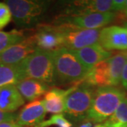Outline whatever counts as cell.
<instances>
[{
    "label": "cell",
    "mask_w": 127,
    "mask_h": 127,
    "mask_svg": "<svg viewBox=\"0 0 127 127\" xmlns=\"http://www.w3.org/2000/svg\"><path fill=\"white\" fill-rule=\"evenodd\" d=\"M127 97L122 88L106 86L97 88L91 107L86 120L95 123H103L114 113Z\"/></svg>",
    "instance_id": "cell-1"
},
{
    "label": "cell",
    "mask_w": 127,
    "mask_h": 127,
    "mask_svg": "<svg viewBox=\"0 0 127 127\" xmlns=\"http://www.w3.org/2000/svg\"><path fill=\"white\" fill-rule=\"evenodd\" d=\"M126 63L124 52L117 53L90 69L83 81L94 88L117 86Z\"/></svg>",
    "instance_id": "cell-2"
},
{
    "label": "cell",
    "mask_w": 127,
    "mask_h": 127,
    "mask_svg": "<svg viewBox=\"0 0 127 127\" xmlns=\"http://www.w3.org/2000/svg\"><path fill=\"white\" fill-rule=\"evenodd\" d=\"M52 52L55 64V85H73L83 81L89 69L82 64L72 50L64 47Z\"/></svg>",
    "instance_id": "cell-3"
},
{
    "label": "cell",
    "mask_w": 127,
    "mask_h": 127,
    "mask_svg": "<svg viewBox=\"0 0 127 127\" xmlns=\"http://www.w3.org/2000/svg\"><path fill=\"white\" fill-rule=\"evenodd\" d=\"M21 64L25 79H34L55 86V64L52 52L37 49Z\"/></svg>",
    "instance_id": "cell-4"
},
{
    "label": "cell",
    "mask_w": 127,
    "mask_h": 127,
    "mask_svg": "<svg viewBox=\"0 0 127 127\" xmlns=\"http://www.w3.org/2000/svg\"><path fill=\"white\" fill-rule=\"evenodd\" d=\"M95 88L82 81L66 98L64 113L75 122L85 121L91 109Z\"/></svg>",
    "instance_id": "cell-5"
},
{
    "label": "cell",
    "mask_w": 127,
    "mask_h": 127,
    "mask_svg": "<svg viewBox=\"0 0 127 127\" xmlns=\"http://www.w3.org/2000/svg\"><path fill=\"white\" fill-rule=\"evenodd\" d=\"M9 6L14 23L18 27L30 28L36 24L45 13L48 3L44 1L8 0Z\"/></svg>",
    "instance_id": "cell-6"
},
{
    "label": "cell",
    "mask_w": 127,
    "mask_h": 127,
    "mask_svg": "<svg viewBox=\"0 0 127 127\" xmlns=\"http://www.w3.org/2000/svg\"><path fill=\"white\" fill-rule=\"evenodd\" d=\"M55 25L62 37L64 48L78 50L99 42L100 29L82 28L69 23Z\"/></svg>",
    "instance_id": "cell-7"
},
{
    "label": "cell",
    "mask_w": 127,
    "mask_h": 127,
    "mask_svg": "<svg viewBox=\"0 0 127 127\" xmlns=\"http://www.w3.org/2000/svg\"><path fill=\"white\" fill-rule=\"evenodd\" d=\"M115 18V12L94 13L81 16H60L56 23H69L82 28L100 29L113 22Z\"/></svg>",
    "instance_id": "cell-8"
},
{
    "label": "cell",
    "mask_w": 127,
    "mask_h": 127,
    "mask_svg": "<svg viewBox=\"0 0 127 127\" xmlns=\"http://www.w3.org/2000/svg\"><path fill=\"white\" fill-rule=\"evenodd\" d=\"M37 49L34 35L12 45L0 53V63L16 65L21 63Z\"/></svg>",
    "instance_id": "cell-9"
},
{
    "label": "cell",
    "mask_w": 127,
    "mask_h": 127,
    "mask_svg": "<svg viewBox=\"0 0 127 127\" xmlns=\"http://www.w3.org/2000/svg\"><path fill=\"white\" fill-rule=\"evenodd\" d=\"M34 37L38 49L53 52L64 48L62 37L55 24L38 25Z\"/></svg>",
    "instance_id": "cell-10"
},
{
    "label": "cell",
    "mask_w": 127,
    "mask_h": 127,
    "mask_svg": "<svg viewBox=\"0 0 127 127\" xmlns=\"http://www.w3.org/2000/svg\"><path fill=\"white\" fill-rule=\"evenodd\" d=\"M99 43L104 49L111 50H127V28L111 26L102 29Z\"/></svg>",
    "instance_id": "cell-11"
},
{
    "label": "cell",
    "mask_w": 127,
    "mask_h": 127,
    "mask_svg": "<svg viewBox=\"0 0 127 127\" xmlns=\"http://www.w3.org/2000/svg\"><path fill=\"white\" fill-rule=\"evenodd\" d=\"M114 11L113 1L93 0L76 1L69 5L66 14L61 16H81L94 13H107Z\"/></svg>",
    "instance_id": "cell-12"
},
{
    "label": "cell",
    "mask_w": 127,
    "mask_h": 127,
    "mask_svg": "<svg viewBox=\"0 0 127 127\" xmlns=\"http://www.w3.org/2000/svg\"><path fill=\"white\" fill-rule=\"evenodd\" d=\"M46 110L42 100H35L26 104L18 114L16 122L25 127H37L43 122Z\"/></svg>",
    "instance_id": "cell-13"
},
{
    "label": "cell",
    "mask_w": 127,
    "mask_h": 127,
    "mask_svg": "<svg viewBox=\"0 0 127 127\" xmlns=\"http://www.w3.org/2000/svg\"><path fill=\"white\" fill-rule=\"evenodd\" d=\"M72 52L82 64L89 70L112 57V52L104 49L99 42L81 50H72Z\"/></svg>",
    "instance_id": "cell-14"
},
{
    "label": "cell",
    "mask_w": 127,
    "mask_h": 127,
    "mask_svg": "<svg viewBox=\"0 0 127 127\" xmlns=\"http://www.w3.org/2000/svg\"><path fill=\"white\" fill-rule=\"evenodd\" d=\"M79 83L73 84V86L68 88L66 90L53 88L47 91L42 100L46 112L57 114L64 112L66 97L76 88Z\"/></svg>",
    "instance_id": "cell-15"
},
{
    "label": "cell",
    "mask_w": 127,
    "mask_h": 127,
    "mask_svg": "<svg viewBox=\"0 0 127 127\" xmlns=\"http://www.w3.org/2000/svg\"><path fill=\"white\" fill-rule=\"evenodd\" d=\"M25 104V100L16 86L0 87V109L14 112Z\"/></svg>",
    "instance_id": "cell-16"
},
{
    "label": "cell",
    "mask_w": 127,
    "mask_h": 127,
    "mask_svg": "<svg viewBox=\"0 0 127 127\" xmlns=\"http://www.w3.org/2000/svg\"><path fill=\"white\" fill-rule=\"evenodd\" d=\"M16 87L23 99L30 102L45 95L50 89L48 85L34 79H24L18 83Z\"/></svg>",
    "instance_id": "cell-17"
},
{
    "label": "cell",
    "mask_w": 127,
    "mask_h": 127,
    "mask_svg": "<svg viewBox=\"0 0 127 127\" xmlns=\"http://www.w3.org/2000/svg\"><path fill=\"white\" fill-rule=\"evenodd\" d=\"M24 79L21 64L9 65L0 63V87L16 86Z\"/></svg>",
    "instance_id": "cell-18"
},
{
    "label": "cell",
    "mask_w": 127,
    "mask_h": 127,
    "mask_svg": "<svg viewBox=\"0 0 127 127\" xmlns=\"http://www.w3.org/2000/svg\"><path fill=\"white\" fill-rule=\"evenodd\" d=\"M104 124L107 127H127V97Z\"/></svg>",
    "instance_id": "cell-19"
},
{
    "label": "cell",
    "mask_w": 127,
    "mask_h": 127,
    "mask_svg": "<svg viewBox=\"0 0 127 127\" xmlns=\"http://www.w3.org/2000/svg\"><path fill=\"white\" fill-rule=\"evenodd\" d=\"M26 37L23 31L13 30L9 32L0 31V53L22 41Z\"/></svg>",
    "instance_id": "cell-20"
},
{
    "label": "cell",
    "mask_w": 127,
    "mask_h": 127,
    "mask_svg": "<svg viewBox=\"0 0 127 127\" xmlns=\"http://www.w3.org/2000/svg\"><path fill=\"white\" fill-rule=\"evenodd\" d=\"M53 125L59 127H72V124L68 122L62 113L53 114L48 120L43 121L37 127H49Z\"/></svg>",
    "instance_id": "cell-21"
},
{
    "label": "cell",
    "mask_w": 127,
    "mask_h": 127,
    "mask_svg": "<svg viewBox=\"0 0 127 127\" xmlns=\"http://www.w3.org/2000/svg\"><path fill=\"white\" fill-rule=\"evenodd\" d=\"M12 18L11 13L6 3L0 2V30L6 26Z\"/></svg>",
    "instance_id": "cell-22"
},
{
    "label": "cell",
    "mask_w": 127,
    "mask_h": 127,
    "mask_svg": "<svg viewBox=\"0 0 127 127\" xmlns=\"http://www.w3.org/2000/svg\"><path fill=\"white\" fill-rule=\"evenodd\" d=\"M18 114L15 112H7L0 109V124L16 122Z\"/></svg>",
    "instance_id": "cell-23"
},
{
    "label": "cell",
    "mask_w": 127,
    "mask_h": 127,
    "mask_svg": "<svg viewBox=\"0 0 127 127\" xmlns=\"http://www.w3.org/2000/svg\"><path fill=\"white\" fill-rule=\"evenodd\" d=\"M125 5H126V0H114V12L123 11L125 9Z\"/></svg>",
    "instance_id": "cell-24"
},
{
    "label": "cell",
    "mask_w": 127,
    "mask_h": 127,
    "mask_svg": "<svg viewBox=\"0 0 127 127\" xmlns=\"http://www.w3.org/2000/svg\"><path fill=\"white\" fill-rule=\"evenodd\" d=\"M121 84L122 86V88L127 91V62L123 68L121 78Z\"/></svg>",
    "instance_id": "cell-25"
},
{
    "label": "cell",
    "mask_w": 127,
    "mask_h": 127,
    "mask_svg": "<svg viewBox=\"0 0 127 127\" xmlns=\"http://www.w3.org/2000/svg\"><path fill=\"white\" fill-rule=\"evenodd\" d=\"M80 127H107L103 123H95L91 121L86 120V122H83Z\"/></svg>",
    "instance_id": "cell-26"
},
{
    "label": "cell",
    "mask_w": 127,
    "mask_h": 127,
    "mask_svg": "<svg viewBox=\"0 0 127 127\" xmlns=\"http://www.w3.org/2000/svg\"><path fill=\"white\" fill-rule=\"evenodd\" d=\"M0 127H25L18 124L16 122H6L0 124Z\"/></svg>",
    "instance_id": "cell-27"
},
{
    "label": "cell",
    "mask_w": 127,
    "mask_h": 127,
    "mask_svg": "<svg viewBox=\"0 0 127 127\" xmlns=\"http://www.w3.org/2000/svg\"><path fill=\"white\" fill-rule=\"evenodd\" d=\"M123 12H124V14L125 15V16H126V18L127 19V1H126V5H125V9L123 11Z\"/></svg>",
    "instance_id": "cell-28"
},
{
    "label": "cell",
    "mask_w": 127,
    "mask_h": 127,
    "mask_svg": "<svg viewBox=\"0 0 127 127\" xmlns=\"http://www.w3.org/2000/svg\"><path fill=\"white\" fill-rule=\"evenodd\" d=\"M124 55L126 56V59H127V51H124Z\"/></svg>",
    "instance_id": "cell-29"
},
{
    "label": "cell",
    "mask_w": 127,
    "mask_h": 127,
    "mask_svg": "<svg viewBox=\"0 0 127 127\" xmlns=\"http://www.w3.org/2000/svg\"><path fill=\"white\" fill-rule=\"evenodd\" d=\"M124 27H125V28H127V22H126V23H124Z\"/></svg>",
    "instance_id": "cell-30"
}]
</instances>
